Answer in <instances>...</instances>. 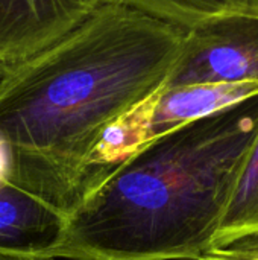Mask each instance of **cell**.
<instances>
[{
    "mask_svg": "<svg viewBox=\"0 0 258 260\" xmlns=\"http://www.w3.org/2000/svg\"><path fill=\"white\" fill-rule=\"evenodd\" d=\"M175 24L190 27L210 17L248 11L242 0H123Z\"/></svg>",
    "mask_w": 258,
    "mask_h": 260,
    "instance_id": "cell-8",
    "label": "cell"
},
{
    "mask_svg": "<svg viewBox=\"0 0 258 260\" xmlns=\"http://www.w3.org/2000/svg\"><path fill=\"white\" fill-rule=\"evenodd\" d=\"M186 27L108 0L68 34L11 67L0 88L8 180L67 218L84 200L106 129L164 84Z\"/></svg>",
    "mask_w": 258,
    "mask_h": 260,
    "instance_id": "cell-1",
    "label": "cell"
},
{
    "mask_svg": "<svg viewBox=\"0 0 258 260\" xmlns=\"http://www.w3.org/2000/svg\"><path fill=\"white\" fill-rule=\"evenodd\" d=\"M246 6V9L252 14H257L258 15V0H242Z\"/></svg>",
    "mask_w": 258,
    "mask_h": 260,
    "instance_id": "cell-13",
    "label": "cell"
},
{
    "mask_svg": "<svg viewBox=\"0 0 258 260\" xmlns=\"http://www.w3.org/2000/svg\"><path fill=\"white\" fill-rule=\"evenodd\" d=\"M257 136L254 96L154 140L82 200L46 256L198 260L214 245Z\"/></svg>",
    "mask_w": 258,
    "mask_h": 260,
    "instance_id": "cell-2",
    "label": "cell"
},
{
    "mask_svg": "<svg viewBox=\"0 0 258 260\" xmlns=\"http://www.w3.org/2000/svg\"><path fill=\"white\" fill-rule=\"evenodd\" d=\"M249 235H258V136L213 247H225Z\"/></svg>",
    "mask_w": 258,
    "mask_h": 260,
    "instance_id": "cell-7",
    "label": "cell"
},
{
    "mask_svg": "<svg viewBox=\"0 0 258 260\" xmlns=\"http://www.w3.org/2000/svg\"><path fill=\"white\" fill-rule=\"evenodd\" d=\"M198 260H258V235L240 238L225 247H211Z\"/></svg>",
    "mask_w": 258,
    "mask_h": 260,
    "instance_id": "cell-9",
    "label": "cell"
},
{
    "mask_svg": "<svg viewBox=\"0 0 258 260\" xmlns=\"http://www.w3.org/2000/svg\"><path fill=\"white\" fill-rule=\"evenodd\" d=\"M258 81V15L210 17L186 27L181 55L164 87Z\"/></svg>",
    "mask_w": 258,
    "mask_h": 260,
    "instance_id": "cell-4",
    "label": "cell"
},
{
    "mask_svg": "<svg viewBox=\"0 0 258 260\" xmlns=\"http://www.w3.org/2000/svg\"><path fill=\"white\" fill-rule=\"evenodd\" d=\"M8 175H9V155L5 143L0 140V184L9 181Z\"/></svg>",
    "mask_w": 258,
    "mask_h": 260,
    "instance_id": "cell-11",
    "label": "cell"
},
{
    "mask_svg": "<svg viewBox=\"0 0 258 260\" xmlns=\"http://www.w3.org/2000/svg\"><path fill=\"white\" fill-rule=\"evenodd\" d=\"M254 96H258V81L160 85L106 129L90 160L84 198L154 140Z\"/></svg>",
    "mask_w": 258,
    "mask_h": 260,
    "instance_id": "cell-3",
    "label": "cell"
},
{
    "mask_svg": "<svg viewBox=\"0 0 258 260\" xmlns=\"http://www.w3.org/2000/svg\"><path fill=\"white\" fill-rule=\"evenodd\" d=\"M9 72H11V67H9V66H6V64H3V62H0V88L3 87L5 81L8 79Z\"/></svg>",
    "mask_w": 258,
    "mask_h": 260,
    "instance_id": "cell-12",
    "label": "cell"
},
{
    "mask_svg": "<svg viewBox=\"0 0 258 260\" xmlns=\"http://www.w3.org/2000/svg\"><path fill=\"white\" fill-rule=\"evenodd\" d=\"M65 224L67 216L53 206L11 181L0 184V251L47 254Z\"/></svg>",
    "mask_w": 258,
    "mask_h": 260,
    "instance_id": "cell-6",
    "label": "cell"
},
{
    "mask_svg": "<svg viewBox=\"0 0 258 260\" xmlns=\"http://www.w3.org/2000/svg\"><path fill=\"white\" fill-rule=\"evenodd\" d=\"M108 0H0V62L14 67L41 52Z\"/></svg>",
    "mask_w": 258,
    "mask_h": 260,
    "instance_id": "cell-5",
    "label": "cell"
},
{
    "mask_svg": "<svg viewBox=\"0 0 258 260\" xmlns=\"http://www.w3.org/2000/svg\"><path fill=\"white\" fill-rule=\"evenodd\" d=\"M0 260H56V257L41 253H8L0 251Z\"/></svg>",
    "mask_w": 258,
    "mask_h": 260,
    "instance_id": "cell-10",
    "label": "cell"
}]
</instances>
